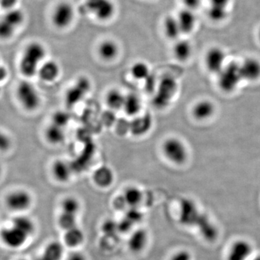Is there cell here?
<instances>
[{"instance_id": "obj_1", "label": "cell", "mask_w": 260, "mask_h": 260, "mask_svg": "<svg viewBox=\"0 0 260 260\" xmlns=\"http://www.w3.org/2000/svg\"><path fill=\"white\" fill-rule=\"evenodd\" d=\"M46 55L47 50L42 44L39 42L29 43L24 49L20 60L19 68L20 73L27 78H32L37 75Z\"/></svg>"}, {"instance_id": "obj_2", "label": "cell", "mask_w": 260, "mask_h": 260, "mask_svg": "<svg viewBox=\"0 0 260 260\" xmlns=\"http://www.w3.org/2000/svg\"><path fill=\"white\" fill-rule=\"evenodd\" d=\"M179 85L177 80L170 75H164L160 81L155 92L153 105L159 109H164L170 105L173 99L178 91Z\"/></svg>"}, {"instance_id": "obj_3", "label": "cell", "mask_w": 260, "mask_h": 260, "mask_svg": "<svg viewBox=\"0 0 260 260\" xmlns=\"http://www.w3.org/2000/svg\"><path fill=\"white\" fill-rule=\"evenodd\" d=\"M217 76L218 87L225 93L235 91L239 84L243 81L240 65L239 62L234 61L227 63Z\"/></svg>"}, {"instance_id": "obj_4", "label": "cell", "mask_w": 260, "mask_h": 260, "mask_svg": "<svg viewBox=\"0 0 260 260\" xmlns=\"http://www.w3.org/2000/svg\"><path fill=\"white\" fill-rule=\"evenodd\" d=\"M16 93L19 102L25 110L34 112L40 107L42 102L40 93L30 82L26 80L20 82Z\"/></svg>"}, {"instance_id": "obj_5", "label": "cell", "mask_w": 260, "mask_h": 260, "mask_svg": "<svg viewBox=\"0 0 260 260\" xmlns=\"http://www.w3.org/2000/svg\"><path fill=\"white\" fill-rule=\"evenodd\" d=\"M162 153L172 164L182 165L188 158V150L186 145L177 138H169L162 145Z\"/></svg>"}, {"instance_id": "obj_6", "label": "cell", "mask_w": 260, "mask_h": 260, "mask_svg": "<svg viewBox=\"0 0 260 260\" xmlns=\"http://www.w3.org/2000/svg\"><path fill=\"white\" fill-rule=\"evenodd\" d=\"M85 6L101 21H107L115 14L116 7L112 0H85Z\"/></svg>"}, {"instance_id": "obj_7", "label": "cell", "mask_w": 260, "mask_h": 260, "mask_svg": "<svg viewBox=\"0 0 260 260\" xmlns=\"http://www.w3.org/2000/svg\"><path fill=\"white\" fill-rule=\"evenodd\" d=\"M75 18V9L73 5L68 2H61L53 10L51 21L56 28H68Z\"/></svg>"}, {"instance_id": "obj_8", "label": "cell", "mask_w": 260, "mask_h": 260, "mask_svg": "<svg viewBox=\"0 0 260 260\" xmlns=\"http://www.w3.org/2000/svg\"><path fill=\"white\" fill-rule=\"evenodd\" d=\"M90 88L91 84L90 80L85 77H80L65 93L67 105L69 107H74L89 93Z\"/></svg>"}, {"instance_id": "obj_9", "label": "cell", "mask_w": 260, "mask_h": 260, "mask_svg": "<svg viewBox=\"0 0 260 260\" xmlns=\"http://www.w3.org/2000/svg\"><path fill=\"white\" fill-rule=\"evenodd\" d=\"M32 203L31 194L28 191L23 189L11 191L5 199V204L8 209L15 212L25 211L30 208Z\"/></svg>"}, {"instance_id": "obj_10", "label": "cell", "mask_w": 260, "mask_h": 260, "mask_svg": "<svg viewBox=\"0 0 260 260\" xmlns=\"http://www.w3.org/2000/svg\"><path fill=\"white\" fill-rule=\"evenodd\" d=\"M226 64V54L222 48L211 47L205 54V65L210 73L218 75Z\"/></svg>"}, {"instance_id": "obj_11", "label": "cell", "mask_w": 260, "mask_h": 260, "mask_svg": "<svg viewBox=\"0 0 260 260\" xmlns=\"http://www.w3.org/2000/svg\"><path fill=\"white\" fill-rule=\"evenodd\" d=\"M0 239L8 247L18 249L28 240L29 237L13 225L4 228L0 232Z\"/></svg>"}, {"instance_id": "obj_12", "label": "cell", "mask_w": 260, "mask_h": 260, "mask_svg": "<svg viewBox=\"0 0 260 260\" xmlns=\"http://www.w3.org/2000/svg\"><path fill=\"white\" fill-rule=\"evenodd\" d=\"M253 246L245 239H238L231 244L228 250L226 260H250Z\"/></svg>"}, {"instance_id": "obj_13", "label": "cell", "mask_w": 260, "mask_h": 260, "mask_svg": "<svg viewBox=\"0 0 260 260\" xmlns=\"http://www.w3.org/2000/svg\"><path fill=\"white\" fill-rule=\"evenodd\" d=\"M243 81L255 82L260 78V61L254 57H248L239 63Z\"/></svg>"}, {"instance_id": "obj_14", "label": "cell", "mask_w": 260, "mask_h": 260, "mask_svg": "<svg viewBox=\"0 0 260 260\" xmlns=\"http://www.w3.org/2000/svg\"><path fill=\"white\" fill-rule=\"evenodd\" d=\"M215 112V106L211 101L203 99L196 103L192 107L191 114L198 121H206L213 117Z\"/></svg>"}, {"instance_id": "obj_15", "label": "cell", "mask_w": 260, "mask_h": 260, "mask_svg": "<svg viewBox=\"0 0 260 260\" xmlns=\"http://www.w3.org/2000/svg\"><path fill=\"white\" fill-rule=\"evenodd\" d=\"M60 74V67L54 60L44 61L41 64L37 75L46 83H51L57 79Z\"/></svg>"}, {"instance_id": "obj_16", "label": "cell", "mask_w": 260, "mask_h": 260, "mask_svg": "<svg viewBox=\"0 0 260 260\" xmlns=\"http://www.w3.org/2000/svg\"><path fill=\"white\" fill-rule=\"evenodd\" d=\"M177 18L182 34H190L196 28L197 17L194 14V10L187 9V8L181 10L178 13Z\"/></svg>"}, {"instance_id": "obj_17", "label": "cell", "mask_w": 260, "mask_h": 260, "mask_svg": "<svg viewBox=\"0 0 260 260\" xmlns=\"http://www.w3.org/2000/svg\"><path fill=\"white\" fill-rule=\"evenodd\" d=\"M153 125V119L151 115L146 114L138 116L133 121L130 126L132 134L135 136H142L148 133Z\"/></svg>"}, {"instance_id": "obj_18", "label": "cell", "mask_w": 260, "mask_h": 260, "mask_svg": "<svg viewBox=\"0 0 260 260\" xmlns=\"http://www.w3.org/2000/svg\"><path fill=\"white\" fill-rule=\"evenodd\" d=\"M99 55L103 60L109 61L114 60L119 53V48L114 41L107 39L103 41L98 48Z\"/></svg>"}, {"instance_id": "obj_19", "label": "cell", "mask_w": 260, "mask_h": 260, "mask_svg": "<svg viewBox=\"0 0 260 260\" xmlns=\"http://www.w3.org/2000/svg\"><path fill=\"white\" fill-rule=\"evenodd\" d=\"M51 172L56 180L61 183L68 182L73 175L69 162L64 160H56L53 164Z\"/></svg>"}, {"instance_id": "obj_20", "label": "cell", "mask_w": 260, "mask_h": 260, "mask_svg": "<svg viewBox=\"0 0 260 260\" xmlns=\"http://www.w3.org/2000/svg\"><path fill=\"white\" fill-rule=\"evenodd\" d=\"M193 52L191 42L186 39H179L173 48V54L177 60L184 62L190 59Z\"/></svg>"}, {"instance_id": "obj_21", "label": "cell", "mask_w": 260, "mask_h": 260, "mask_svg": "<svg viewBox=\"0 0 260 260\" xmlns=\"http://www.w3.org/2000/svg\"><path fill=\"white\" fill-rule=\"evenodd\" d=\"M148 242V232L145 229H140L133 233L129 237L128 246L130 250L138 253L143 251Z\"/></svg>"}, {"instance_id": "obj_22", "label": "cell", "mask_w": 260, "mask_h": 260, "mask_svg": "<svg viewBox=\"0 0 260 260\" xmlns=\"http://www.w3.org/2000/svg\"><path fill=\"white\" fill-rule=\"evenodd\" d=\"M93 179L95 184L101 188H107L112 185L114 180V172L110 168L102 167L94 172Z\"/></svg>"}, {"instance_id": "obj_23", "label": "cell", "mask_w": 260, "mask_h": 260, "mask_svg": "<svg viewBox=\"0 0 260 260\" xmlns=\"http://www.w3.org/2000/svg\"><path fill=\"white\" fill-rule=\"evenodd\" d=\"M64 254V249L61 244L52 242L48 244L41 256L34 260H61Z\"/></svg>"}, {"instance_id": "obj_24", "label": "cell", "mask_w": 260, "mask_h": 260, "mask_svg": "<svg viewBox=\"0 0 260 260\" xmlns=\"http://www.w3.org/2000/svg\"><path fill=\"white\" fill-rule=\"evenodd\" d=\"M164 30L167 37L172 40H179L182 34L177 16L173 15H169L164 19Z\"/></svg>"}, {"instance_id": "obj_25", "label": "cell", "mask_w": 260, "mask_h": 260, "mask_svg": "<svg viewBox=\"0 0 260 260\" xmlns=\"http://www.w3.org/2000/svg\"><path fill=\"white\" fill-rule=\"evenodd\" d=\"M142 109V102L140 98L135 93L125 95L123 110L129 116H136Z\"/></svg>"}, {"instance_id": "obj_26", "label": "cell", "mask_w": 260, "mask_h": 260, "mask_svg": "<svg viewBox=\"0 0 260 260\" xmlns=\"http://www.w3.org/2000/svg\"><path fill=\"white\" fill-rule=\"evenodd\" d=\"M12 225L26 234L29 238L34 235L36 232V225L32 219L25 215H18L13 218Z\"/></svg>"}, {"instance_id": "obj_27", "label": "cell", "mask_w": 260, "mask_h": 260, "mask_svg": "<svg viewBox=\"0 0 260 260\" xmlns=\"http://www.w3.org/2000/svg\"><path fill=\"white\" fill-rule=\"evenodd\" d=\"M126 205L129 208H138L143 200V192L135 186H128L122 194Z\"/></svg>"}, {"instance_id": "obj_28", "label": "cell", "mask_w": 260, "mask_h": 260, "mask_svg": "<svg viewBox=\"0 0 260 260\" xmlns=\"http://www.w3.org/2000/svg\"><path fill=\"white\" fill-rule=\"evenodd\" d=\"M45 137L46 139L51 144H60L65 139L64 128L51 123L46 129Z\"/></svg>"}, {"instance_id": "obj_29", "label": "cell", "mask_w": 260, "mask_h": 260, "mask_svg": "<svg viewBox=\"0 0 260 260\" xmlns=\"http://www.w3.org/2000/svg\"><path fill=\"white\" fill-rule=\"evenodd\" d=\"M125 95L117 89H112L109 90L106 96V102L108 107L112 110H120L123 109Z\"/></svg>"}, {"instance_id": "obj_30", "label": "cell", "mask_w": 260, "mask_h": 260, "mask_svg": "<svg viewBox=\"0 0 260 260\" xmlns=\"http://www.w3.org/2000/svg\"><path fill=\"white\" fill-rule=\"evenodd\" d=\"M64 242L70 247H77L81 245L85 239L84 233L79 227L77 226L66 231L64 234Z\"/></svg>"}, {"instance_id": "obj_31", "label": "cell", "mask_w": 260, "mask_h": 260, "mask_svg": "<svg viewBox=\"0 0 260 260\" xmlns=\"http://www.w3.org/2000/svg\"><path fill=\"white\" fill-rule=\"evenodd\" d=\"M2 18L17 29L23 23L25 20V15L21 10L13 8V9L8 10Z\"/></svg>"}, {"instance_id": "obj_32", "label": "cell", "mask_w": 260, "mask_h": 260, "mask_svg": "<svg viewBox=\"0 0 260 260\" xmlns=\"http://www.w3.org/2000/svg\"><path fill=\"white\" fill-rule=\"evenodd\" d=\"M132 76L136 80H145L151 74L150 68L144 61H137L130 69Z\"/></svg>"}, {"instance_id": "obj_33", "label": "cell", "mask_w": 260, "mask_h": 260, "mask_svg": "<svg viewBox=\"0 0 260 260\" xmlns=\"http://www.w3.org/2000/svg\"><path fill=\"white\" fill-rule=\"evenodd\" d=\"M61 208L62 213L78 215L80 205L79 201L74 197H68L61 202Z\"/></svg>"}, {"instance_id": "obj_34", "label": "cell", "mask_w": 260, "mask_h": 260, "mask_svg": "<svg viewBox=\"0 0 260 260\" xmlns=\"http://www.w3.org/2000/svg\"><path fill=\"white\" fill-rule=\"evenodd\" d=\"M59 226L63 229V230L68 231L70 229H73V228L78 226L77 223V215H73V214L62 213L60 214L58 220Z\"/></svg>"}, {"instance_id": "obj_35", "label": "cell", "mask_w": 260, "mask_h": 260, "mask_svg": "<svg viewBox=\"0 0 260 260\" xmlns=\"http://www.w3.org/2000/svg\"><path fill=\"white\" fill-rule=\"evenodd\" d=\"M16 30L15 27L8 23L3 18L0 19V39L1 40H8L11 39Z\"/></svg>"}, {"instance_id": "obj_36", "label": "cell", "mask_w": 260, "mask_h": 260, "mask_svg": "<svg viewBox=\"0 0 260 260\" xmlns=\"http://www.w3.org/2000/svg\"><path fill=\"white\" fill-rule=\"evenodd\" d=\"M70 116L68 112L64 111H57L53 114L51 123L56 125L65 128L70 122Z\"/></svg>"}, {"instance_id": "obj_37", "label": "cell", "mask_w": 260, "mask_h": 260, "mask_svg": "<svg viewBox=\"0 0 260 260\" xmlns=\"http://www.w3.org/2000/svg\"><path fill=\"white\" fill-rule=\"evenodd\" d=\"M143 215L140 213L138 208H130L126 212V214L124 218L129 220L130 223L135 225V223H138L142 220Z\"/></svg>"}, {"instance_id": "obj_38", "label": "cell", "mask_w": 260, "mask_h": 260, "mask_svg": "<svg viewBox=\"0 0 260 260\" xmlns=\"http://www.w3.org/2000/svg\"><path fill=\"white\" fill-rule=\"evenodd\" d=\"M102 231L107 235H114L117 231H119V223L112 220H107L103 225Z\"/></svg>"}, {"instance_id": "obj_39", "label": "cell", "mask_w": 260, "mask_h": 260, "mask_svg": "<svg viewBox=\"0 0 260 260\" xmlns=\"http://www.w3.org/2000/svg\"><path fill=\"white\" fill-rule=\"evenodd\" d=\"M145 90L150 93H154L156 90L158 82L157 81L156 77L153 74H150L148 78L144 80Z\"/></svg>"}, {"instance_id": "obj_40", "label": "cell", "mask_w": 260, "mask_h": 260, "mask_svg": "<svg viewBox=\"0 0 260 260\" xmlns=\"http://www.w3.org/2000/svg\"><path fill=\"white\" fill-rule=\"evenodd\" d=\"M11 140L6 133L0 130V151H7L11 147Z\"/></svg>"}, {"instance_id": "obj_41", "label": "cell", "mask_w": 260, "mask_h": 260, "mask_svg": "<svg viewBox=\"0 0 260 260\" xmlns=\"http://www.w3.org/2000/svg\"><path fill=\"white\" fill-rule=\"evenodd\" d=\"M170 260H192V255L189 251L181 249L174 252L171 256Z\"/></svg>"}, {"instance_id": "obj_42", "label": "cell", "mask_w": 260, "mask_h": 260, "mask_svg": "<svg viewBox=\"0 0 260 260\" xmlns=\"http://www.w3.org/2000/svg\"><path fill=\"white\" fill-rule=\"evenodd\" d=\"M232 0H209V6L229 10Z\"/></svg>"}, {"instance_id": "obj_43", "label": "cell", "mask_w": 260, "mask_h": 260, "mask_svg": "<svg viewBox=\"0 0 260 260\" xmlns=\"http://www.w3.org/2000/svg\"><path fill=\"white\" fill-rule=\"evenodd\" d=\"M185 8L187 9L194 10L198 8L201 4V0H182Z\"/></svg>"}, {"instance_id": "obj_44", "label": "cell", "mask_w": 260, "mask_h": 260, "mask_svg": "<svg viewBox=\"0 0 260 260\" xmlns=\"http://www.w3.org/2000/svg\"><path fill=\"white\" fill-rule=\"evenodd\" d=\"M17 0H0V5L7 10L13 9Z\"/></svg>"}, {"instance_id": "obj_45", "label": "cell", "mask_w": 260, "mask_h": 260, "mask_svg": "<svg viewBox=\"0 0 260 260\" xmlns=\"http://www.w3.org/2000/svg\"><path fill=\"white\" fill-rule=\"evenodd\" d=\"M68 260H87L86 256L79 251H74L68 256Z\"/></svg>"}, {"instance_id": "obj_46", "label": "cell", "mask_w": 260, "mask_h": 260, "mask_svg": "<svg viewBox=\"0 0 260 260\" xmlns=\"http://www.w3.org/2000/svg\"><path fill=\"white\" fill-rule=\"evenodd\" d=\"M114 204H115V209L117 210H123L126 206H127L124 198H123L122 195H121L120 198L116 199Z\"/></svg>"}, {"instance_id": "obj_47", "label": "cell", "mask_w": 260, "mask_h": 260, "mask_svg": "<svg viewBox=\"0 0 260 260\" xmlns=\"http://www.w3.org/2000/svg\"><path fill=\"white\" fill-rule=\"evenodd\" d=\"M7 75H8V73H7V70L5 69L4 67L1 66L0 65V82L4 80L5 78H6Z\"/></svg>"}, {"instance_id": "obj_48", "label": "cell", "mask_w": 260, "mask_h": 260, "mask_svg": "<svg viewBox=\"0 0 260 260\" xmlns=\"http://www.w3.org/2000/svg\"><path fill=\"white\" fill-rule=\"evenodd\" d=\"M250 260H260V254H257V255L253 256Z\"/></svg>"}, {"instance_id": "obj_49", "label": "cell", "mask_w": 260, "mask_h": 260, "mask_svg": "<svg viewBox=\"0 0 260 260\" xmlns=\"http://www.w3.org/2000/svg\"><path fill=\"white\" fill-rule=\"evenodd\" d=\"M257 39H258V41H259V42L260 44V28H259V30H258V32H257Z\"/></svg>"}, {"instance_id": "obj_50", "label": "cell", "mask_w": 260, "mask_h": 260, "mask_svg": "<svg viewBox=\"0 0 260 260\" xmlns=\"http://www.w3.org/2000/svg\"><path fill=\"white\" fill-rule=\"evenodd\" d=\"M1 173H2V167H1V166H0V175H1Z\"/></svg>"}, {"instance_id": "obj_51", "label": "cell", "mask_w": 260, "mask_h": 260, "mask_svg": "<svg viewBox=\"0 0 260 260\" xmlns=\"http://www.w3.org/2000/svg\"><path fill=\"white\" fill-rule=\"evenodd\" d=\"M18 260H27V259H18Z\"/></svg>"}]
</instances>
